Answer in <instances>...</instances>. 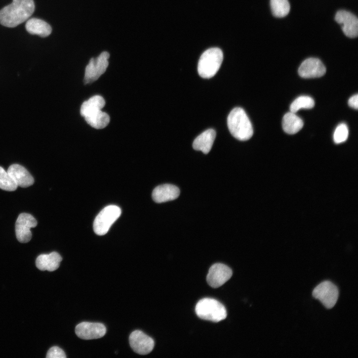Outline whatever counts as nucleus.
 I'll use <instances>...</instances> for the list:
<instances>
[{
  "label": "nucleus",
  "instance_id": "obj_13",
  "mask_svg": "<svg viewBox=\"0 0 358 358\" xmlns=\"http://www.w3.org/2000/svg\"><path fill=\"white\" fill-rule=\"evenodd\" d=\"M326 68L317 58H309L305 60L298 69V74L303 78H318L326 73Z\"/></svg>",
  "mask_w": 358,
  "mask_h": 358
},
{
  "label": "nucleus",
  "instance_id": "obj_16",
  "mask_svg": "<svg viewBox=\"0 0 358 358\" xmlns=\"http://www.w3.org/2000/svg\"><path fill=\"white\" fill-rule=\"evenodd\" d=\"M62 258L59 253L53 252L48 254H41L36 260V266L41 270L53 271L60 266Z\"/></svg>",
  "mask_w": 358,
  "mask_h": 358
},
{
  "label": "nucleus",
  "instance_id": "obj_8",
  "mask_svg": "<svg viewBox=\"0 0 358 358\" xmlns=\"http://www.w3.org/2000/svg\"><path fill=\"white\" fill-rule=\"evenodd\" d=\"M37 225L36 219L27 213L20 214L15 222V230L17 240L22 243L28 242L31 239L30 229Z\"/></svg>",
  "mask_w": 358,
  "mask_h": 358
},
{
  "label": "nucleus",
  "instance_id": "obj_25",
  "mask_svg": "<svg viewBox=\"0 0 358 358\" xmlns=\"http://www.w3.org/2000/svg\"><path fill=\"white\" fill-rule=\"evenodd\" d=\"M349 130L347 125L345 123L340 124L336 128L334 135V141L336 144L344 142L348 139Z\"/></svg>",
  "mask_w": 358,
  "mask_h": 358
},
{
  "label": "nucleus",
  "instance_id": "obj_11",
  "mask_svg": "<svg viewBox=\"0 0 358 358\" xmlns=\"http://www.w3.org/2000/svg\"><path fill=\"white\" fill-rule=\"evenodd\" d=\"M106 332V327L100 323L83 322L78 324L75 328L77 336L84 340L101 338L104 336Z\"/></svg>",
  "mask_w": 358,
  "mask_h": 358
},
{
  "label": "nucleus",
  "instance_id": "obj_9",
  "mask_svg": "<svg viewBox=\"0 0 358 358\" xmlns=\"http://www.w3.org/2000/svg\"><path fill=\"white\" fill-rule=\"evenodd\" d=\"M232 275L231 269L220 263L215 264L209 268L206 277L208 284L213 288H217L228 281Z\"/></svg>",
  "mask_w": 358,
  "mask_h": 358
},
{
  "label": "nucleus",
  "instance_id": "obj_5",
  "mask_svg": "<svg viewBox=\"0 0 358 358\" xmlns=\"http://www.w3.org/2000/svg\"><path fill=\"white\" fill-rule=\"evenodd\" d=\"M121 213L120 208L116 205L105 207L95 218L93 224L94 232L98 235H105Z\"/></svg>",
  "mask_w": 358,
  "mask_h": 358
},
{
  "label": "nucleus",
  "instance_id": "obj_24",
  "mask_svg": "<svg viewBox=\"0 0 358 358\" xmlns=\"http://www.w3.org/2000/svg\"><path fill=\"white\" fill-rule=\"evenodd\" d=\"M17 185L7 172L0 166V188L9 191H14Z\"/></svg>",
  "mask_w": 358,
  "mask_h": 358
},
{
  "label": "nucleus",
  "instance_id": "obj_19",
  "mask_svg": "<svg viewBox=\"0 0 358 358\" xmlns=\"http://www.w3.org/2000/svg\"><path fill=\"white\" fill-rule=\"evenodd\" d=\"M282 125L285 132L289 134H294L302 129L303 122L295 113L290 111L284 115Z\"/></svg>",
  "mask_w": 358,
  "mask_h": 358
},
{
  "label": "nucleus",
  "instance_id": "obj_4",
  "mask_svg": "<svg viewBox=\"0 0 358 358\" xmlns=\"http://www.w3.org/2000/svg\"><path fill=\"white\" fill-rule=\"evenodd\" d=\"M195 310L200 318L214 322L221 321L227 316L226 309L224 305L213 298L201 299L196 304Z\"/></svg>",
  "mask_w": 358,
  "mask_h": 358
},
{
  "label": "nucleus",
  "instance_id": "obj_22",
  "mask_svg": "<svg viewBox=\"0 0 358 358\" xmlns=\"http://www.w3.org/2000/svg\"><path fill=\"white\" fill-rule=\"evenodd\" d=\"M270 8L273 16L283 17L286 16L290 10L288 0H270Z\"/></svg>",
  "mask_w": 358,
  "mask_h": 358
},
{
  "label": "nucleus",
  "instance_id": "obj_10",
  "mask_svg": "<svg viewBox=\"0 0 358 358\" xmlns=\"http://www.w3.org/2000/svg\"><path fill=\"white\" fill-rule=\"evenodd\" d=\"M131 348L136 353L145 355L150 353L154 347V340L140 330L132 332L129 338Z\"/></svg>",
  "mask_w": 358,
  "mask_h": 358
},
{
  "label": "nucleus",
  "instance_id": "obj_21",
  "mask_svg": "<svg viewBox=\"0 0 358 358\" xmlns=\"http://www.w3.org/2000/svg\"><path fill=\"white\" fill-rule=\"evenodd\" d=\"M84 118L88 124L97 129L105 128L110 121V117L108 114L101 110L91 113Z\"/></svg>",
  "mask_w": 358,
  "mask_h": 358
},
{
  "label": "nucleus",
  "instance_id": "obj_7",
  "mask_svg": "<svg viewBox=\"0 0 358 358\" xmlns=\"http://www.w3.org/2000/svg\"><path fill=\"white\" fill-rule=\"evenodd\" d=\"M109 54L104 51L97 57L91 58L85 69L84 82L85 84L96 81L105 73L108 66Z\"/></svg>",
  "mask_w": 358,
  "mask_h": 358
},
{
  "label": "nucleus",
  "instance_id": "obj_3",
  "mask_svg": "<svg viewBox=\"0 0 358 358\" xmlns=\"http://www.w3.org/2000/svg\"><path fill=\"white\" fill-rule=\"evenodd\" d=\"M223 59L222 50L218 48L207 49L200 56L197 66L199 76L205 79L213 77L219 70Z\"/></svg>",
  "mask_w": 358,
  "mask_h": 358
},
{
  "label": "nucleus",
  "instance_id": "obj_6",
  "mask_svg": "<svg viewBox=\"0 0 358 358\" xmlns=\"http://www.w3.org/2000/svg\"><path fill=\"white\" fill-rule=\"evenodd\" d=\"M312 296L318 299L327 309L333 308L339 296L337 286L329 280L324 281L317 285L312 291Z\"/></svg>",
  "mask_w": 358,
  "mask_h": 358
},
{
  "label": "nucleus",
  "instance_id": "obj_12",
  "mask_svg": "<svg viewBox=\"0 0 358 358\" xmlns=\"http://www.w3.org/2000/svg\"><path fill=\"white\" fill-rule=\"evenodd\" d=\"M335 20L342 26L344 33L350 38L357 37L358 34V19L352 13L339 10L336 14Z\"/></svg>",
  "mask_w": 358,
  "mask_h": 358
},
{
  "label": "nucleus",
  "instance_id": "obj_20",
  "mask_svg": "<svg viewBox=\"0 0 358 358\" xmlns=\"http://www.w3.org/2000/svg\"><path fill=\"white\" fill-rule=\"evenodd\" d=\"M105 104V101L101 96L94 95L83 103L80 109L81 115L85 117L91 113L101 110Z\"/></svg>",
  "mask_w": 358,
  "mask_h": 358
},
{
  "label": "nucleus",
  "instance_id": "obj_18",
  "mask_svg": "<svg viewBox=\"0 0 358 358\" xmlns=\"http://www.w3.org/2000/svg\"><path fill=\"white\" fill-rule=\"evenodd\" d=\"M25 28L30 34H36L42 37L49 36L52 30L48 23L37 18L28 19L26 23Z\"/></svg>",
  "mask_w": 358,
  "mask_h": 358
},
{
  "label": "nucleus",
  "instance_id": "obj_2",
  "mask_svg": "<svg viewBox=\"0 0 358 358\" xmlns=\"http://www.w3.org/2000/svg\"><path fill=\"white\" fill-rule=\"evenodd\" d=\"M227 125L230 133L239 140H248L253 136L251 122L244 110L241 107L234 108L230 112L227 118Z\"/></svg>",
  "mask_w": 358,
  "mask_h": 358
},
{
  "label": "nucleus",
  "instance_id": "obj_17",
  "mask_svg": "<svg viewBox=\"0 0 358 358\" xmlns=\"http://www.w3.org/2000/svg\"><path fill=\"white\" fill-rule=\"evenodd\" d=\"M216 137V132L213 129H209L198 136L193 141V148L201 151L205 154H208L211 149Z\"/></svg>",
  "mask_w": 358,
  "mask_h": 358
},
{
  "label": "nucleus",
  "instance_id": "obj_27",
  "mask_svg": "<svg viewBox=\"0 0 358 358\" xmlns=\"http://www.w3.org/2000/svg\"><path fill=\"white\" fill-rule=\"evenodd\" d=\"M348 104L349 106L357 109L358 108V95L355 94L351 97L348 100Z\"/></svg>",
  "mask_w": 358,
  "mask_h": 358
},
{
  "label": "nucleus",
  "instance_id": "obj_15",
  "mask_svg": "<svg viewBox=\"0 0 358 358\" xmlns=\"http://www.w3.org/2000/svg\"><path fill=\"white\" fill-rule=\"evenodd\" d=\"M179 193V189L177 186L171 184H164L154 189L152 196L155 202L162 203L176 199Z\"/></svg>",
  "mask_w": 358,
  "mask_h": 358
},
{
  "label": "nucleus",
  "instance_id": "obj_23",
  "mask_svg": "<svg viewBox=\"0 0 358 358\" xmlns=\"http://www.w3.org/2000/svg\"><path fill=\"white\" fill-rule=\"evenodd\" d=\"M315 102L314 99L309 96L303 95L298 97L291 104L290 110L291 112L296 113L300 109H310L314 107Z\"/></svg>",
  "mask_w": 358,
  "mask_h": 358
},
{
  "label": "nucleus",
  "instance_id": "obj_26",
  "mask_svg": "<svg viewBox=\"0 0 358 358\" xmlns=\"http://www.w3.org/2000/svg\"><path fill=\"white\" fill-rule=\"evenodd\" d=\"M47 358H65L66 354L64 351L58 347L51 348L47 352Z\"/></svg>",
  "mask_w": 358,
  "mask_h": 358
},
{
  "label": "nucleus",
  "instance_id": "obj_14",
  "mask_svg": "<svg viewBox=\"0 0 358 358\" xmlns=\"http://www.w3.org/2000/svg\"><path fill=\"white\" fill-rule=\"evenodd\" d=\"M7 172L17 186L27 187L32 185L34 182L33 178L29 172L19 164H14L10 165Z\"/></svg>",
  "mask_w": 358,
  "mask_h": 358
},
{
  "label": "nucleus",
  "instance_id": "obj_1",
  "mask_svg": "<svg viewBox=\"0 0 358 358\" xmlns=\"http://www.w3.org/2000/svg\"><path fill=\"white\" fill-rule=\"evenodd\" d=\"M35 10L33 0H13L0 10V23L14 27L27 20Z\"/></svg>",
  "mask_w": 358,
  "mask_h": 358
}]
</instances>
